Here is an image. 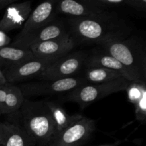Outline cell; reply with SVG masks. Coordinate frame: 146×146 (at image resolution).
<instances>
[{
	"label": "cell",
	"mask_w": 146,
	"mask_h": 146,
	"mask_svg": "<svg viewBox=\"0 0 146 146\" xmlns=\"http://www.w3.org/2000/svg\"><path fill=\"white\" fill-rule=\"evenodd\" d=\"M69 33L76 44L103 45L129 36V24L115 13L106 11L98 15L70 17Z\"/></svg>",
	"instance_id": "1"
},
{
	"label": "cell",
	"mask_w": 146,
	"mask_h": 146,
	"mask_svg": "<svg viewBox=\"0 0 146 146\" xmlns=\"http://www.w3.org/2000/svg\"><path fill=\"white\" fill-rule=\"evenodd\" d=\"M101 46V51L113 56L125 67L133 81L146 83V49L141 38L128 37Z\"/></svg>",
	"instance_id": "2"
},
{
	"label": "cell",
	"mask_w": 146,
	"mask_h": 146,
	"mask_svg": "<svg viewBox=\"0 0 146 146\" xmlns=\"http://www.w3.org/2000/svg\"><path fill=\"white\" fill-rule=\"evenodd\" d=\"M19 110L22 125L29 135L39 146H48L55 127L46 101L24 99Z\"/></svg>",
	"instance_id": "3"
},
{
	"label": "cell",
	"mask_w": 146,
	"mask_h": 146,
	"mask_svg": "<svg viewBox=\"0 0 146 146\" xmlns=\"http://www.w3.org/2000/svg\"><path fill=\"white\" fill-rule=\"evenodd\" d=\"M130 81L125 78L102 84H86L69 91L66 99L76 103L82 109L91 103L115 93L125 91Z\"/></svg>",
	"instance_id": "4"
},
{
	"label": "cell",
	"mask_w": 146,
	"mask_h": 146,
	"mask_svg": "<svg viewBox=\"0 0 146 146\" xmlns=\"http://www.w3.org/2000/svg\"><path fill=\"white\" fill-rule=\"evenodd\" d=\"M57 1L58 0H44L32 10L21 31L11 45L20 48L37 31L54 21L56 13V6Z\"/></svg>",
	"instance_id": "5"
},
{
	"label": "cell",
	"mask_w": 146,
	"mask_h": 146,
	"mask_svg": "<svg viewBox=\"0 0 146 146\" xmlns=\"http://www.w3.org/2000/svg\"><path fill=\"white\" fill-rule=\"evenodd\" d=\"M86 84L87 81L84 77H69L61 79H43L24 83L19 87L25 98L69 92Z\"/></svg>",
	"instance_id": "6"
},
{
	"label": "cell",
	"mask_w": 146,
	"mask_h": 146,
	"mask_svg": "<svg viewBox=\"0 0 146 146\" xmlns=\"http://www.w3.org/2000/svg\"><path fill=\"white\" fill-rule=\"evenodd\" d=\"M96 127L94 120L83 116L56 135L48 146H81L91 138Z\"/></svg>",
	"instance_id": "7"
},
{
	"label": "cell",
	"mask_w": 146,
	"mask_h": 146,
	"mask_svg": "<svg viewBox=\"0 0 146 146\" xmlns=\"http://www.w3.org/2000/svg\"><path fill=\"white\" fill-rule=\"evenodd\" d=\"M88 54L84 51H76L66 54L54 61L41 75L40 79H61L74 77L85 66Z\"/></svg>",
	"instance_id": "8"
},
{
	"label": "cell",
	"mask_w": 146,
	"mask_h": 146,
	"mask_svg": "<svg viewBox=\"0 0 146 146\" xmlns=\"http://www.w3.org/2000/svg\"><path fill=\"white\" fill-rule=\"evenodd\" d=\"M56 60L34 58L31 60L2 70L8 83L24 82L33 78H38Z\"/></svg>",
	"instance_id": "9"
},
{
	"label": "cell",
	"mask_w": 146,
	"mask_h": 146,
	"mask_svg": "<svg viewBox=\"0 0 146 146\" xmlns=\"http://www.w3.org/2000/svg\"><path fill=\"white\" fill-rule=\"evenodd\" d=\"M77 45L71 35L64 38L34 44L29 48L35 58L57 60L69 54Z\"/></svg>",
	"instance_id": "10"
},
{
	"label": "cell",
	"mask_w": 146,
	"mask_h": 146,
	"mask_svg": "<svg viewBox=\"0 0 146 146\" xmlns=\"http://www.w3.org/2000/svg\"><path fill=\"white\" fill-rule=\"evenodd\" d=\"M104 6L96 0H58L56 12L70 17H84L105 12Z\"/></svg>",
	"instance_id": "11"
},
{
	"label": "cell",
	"mask_w": 146,
	"mask_h": 146,
	"mask_svg": "<svg viewBox=\"0 0 146 146\" xmlns=\"http://www.w3.org/2000/svg\"><path fill=\"white\" fill-rule=\"evenodd\" d=\"M31 11L32 8L30 0L9 4L0 20V30L7 33L21 29Z\"/></svg>",
	"instance_id": "12"
},
{
	"label": "cell",
	"mask_w": 146,
	"mask_h": 146,
	"mask_svg": "<svg viewBox=\"0 0 146 146\" xmlns=\"http://www.w3.org/2000/svg\"><path fill=\"white\" fill-rule=\"evenodd\" d=\"M35 144L23 125L9 121L0 123V145L34 146Z\"/></svg>",
	"instance_id": "13"
},
{
	"label": "cell",
	"mask_w": 146,
	"mask_h": 146,
	"mask_svg": "<svg viewBox=\"0 0 146 146\" xmlns=\"http://www.w3.org/2000/svg\"><path fill=\"white\" fill-rule=\"evenodd\" d=\"M24 99L18 86L10 83L0 86V115L17 112L20 109Z\"/></svg>",
	"instance_id": "14"
},
{
	"label": "cell",
	"mask_w": 146,
	"mask_h": 146,
	"mask_svg": "<svg viewBox=\"0 0 146 146\" xmlns=\"http://www.w3.org/2000/svg\"><path fill=\"white\" fill-rule=\"evenodd\" d=\"M70 35L69 31L66 29L64 24L61 21L54 19L37 31L32 36L26 41L20 48H29L30 46L36 43L60 39L69 36Z\"/></svg>",
	"instance_id": "15"
},
{
	"label": "cell",
	"mask_w": 146,
	"mask_h": 146,
	"mask_svg": "<svg viewBox=\"0 0 146 146\" xmlns=\"http://www.w3.org/2000/svg\"><path fill=\"white\" fill-rule=\"evenodd\" d=\"M85 66L86 67H99L115 71L121 73L125 79L133 81L131 74L125 67L113 56L103 51L88 55Z\"/></svg>",
	"instance_id": "16"
},
{
	"label": "cell",
	"mask_w": 146,
	"mask_h": 146,
	"mask_svg": "<svg viewBox=\"0 0 146 146\" xmlns=\"http://www.w3.org/2000/svg\"><path fill=\"white\" fill-rule=\"evenodd\" d=\"M34 58L29 48H19L9 44L0 48V68L3 70L15 66Z\"/></svg>",
	"instance_id": "17"
},
{
	"label": "cell",
	"mask_w": 146,
	"mask_h": 146,
	"mask_svg": "<svg viewBox=\"0 0 146 146\" xmlns=\"http://www.w3.org/2000/svg\"><path fill=\"white\" fill-rule=\"evenodd\" d=\"M45 101L51 113L54 123V127H55V133H54V137L83 117V115L80 114L69 115L61 105L56 103L55 101H48V100Z\"/></svg>",
	"instance_id": "18"
},
{
	"label": "cell",
	"mask_w": 146,
	"mask_h": 146,
	"mask_svg": "<svg viewBox=\"0 0 146 146\" xmlns=\"http://www.w3.org/2000/svg\"><path fill=\"white\" fill-rule=\"evenodd\" d=\"M84 78L88 84H102L124 78V76L121 73L113 70L99 67H86Z\"/></svg>",
	"instance_id": "19"
},
{
	"label": "cell",
	"mask_w": 146,
	"mask_h": 146,
	"mask_svg": "<svg viewBox=\"0 0 146 146\" xmlns=\"http://www.w3.org/2000/svg\"><path fill=\"white\" fill-rule=\"evenodd\" d=\"M125 91L128 95V101L134 105L144 94H146V83L130 81Z\"/></svg>",
	"instance_id": "20"
},
{
	"label": "cell",
	"mask_w": 146,
	"mask_h": 146,
	"mask_svg": "<svg viewBox=\"0 0 146 146\" xmlns=\"http://www.w3.org/2000/svg\"><path fill=\"white\" fill-rule=\"evenodd\" d=\"M134 106L136 120L141 123H145L146 119V94H144L141 99L134 104Z\"/></svg>",
	"instance_id": "21"
},
{
	"label": "cell",
	"mask_w": 146,
	"mask_h": 146,
	"mask_svg": "<svg viewBox=\"0 0 146 146\" xmlns=\"http://www.w3.org/2000/svg\"><path fill=\"white\" fill-rule=\"evenodd\" d=\"M125 4L139 11L146 9V0H126Z\"/></svg>",
	"instance_id": "22"
},
{
	"label": "cell",
	"mask_w": 146,
	"mask_h": 146,
	"mask_svg": "<svg viewBox=\"0 0 146 146\" xmlns=\"http://www.w3.org/2000/svg\"><path fill=\"white\" fill-rule=\"evenodd\" d=\"M11 38L7 34V33L0 30V48L9 45Z\"/></svg>",
	"instance_id": "23"
},
{
	"label": "cell",
	"mask_w": 146,
	"mask_h": 146,
	"mask_svg": "<svg viewBox=\"0 0 146 146\" xmlns=\"http://www.w3.org/2000/svg\"><path fill=\"white\" fill-rule=\"evenodd\" d=\"M98 2L104 5H113V4H125L126 0H96Z\"/></svg>",
	"instance_id": "24"
},
{
	"label": "cell",
	"mask_w": 146,
	"mask_h": 146,
	"mask_svg": "<svg viewBox=\"0 0 146 146\" xmlns=\"http://www.w3.org/2000/svg\"><path fill=\"white\" fill-rule=\"evenodd\" d=\"M18 1V0H0V9H2L3 7H6V6L15 3V1Z\"/></svg>",
	"instance_id": "25"
},
{
	"label": "cell",
	"mask_w": 146,
	"mask_h": 146,
	"mask_svg": "<svg viewBox=\"0 0 146 146\" xmlns=\"http://www.w3.org/2000/svg\"><path fill=\"white\" fill-rule=\"evenodd\" d=\"M7 83L8 82H7V80H6L5 76H4V74H3L2 72V70L0 68V86L4 85V84H7Z\"/></svg>",
	"instance_id": "26"
},
{
	"label": "cell",
	"mask_w": 146,
	"mask_h": 146,
	"mask_svg": "<svg viewBox=\"0 0 146 146\" xmlns=\"http://www.w3.org/2000/svg\"><path fill=\"white\" fill-rule=\"evenodd\" d=\"M121 143V141H116V142L113 143H110V144H104V145H98V146H118Z\"/></svg>",
	"instance_id": "27"
},
{
	"label": "cell",
	"mask_w": 146,
	"mask_h": 146,
	"mask_svg": "<svg viewBox=\"0 0 146 146\" xmlns=\"http://www.w3.org/2000/svg\"><path fill=\"white\" fill-rule=\"evenodd\" d=\"M0 146H1V145H0Z\"/></svg>",
	"instance_id": "28"
}]
</instances>
